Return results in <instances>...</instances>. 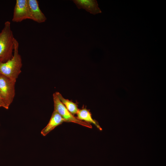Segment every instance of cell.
I'll use <instances>...</instances> for the list:
<instances>
[{"label": "cell", "mask_w": 166, "mask_h": 166, "mask_svg": "<svg viewBox=\"0 0 166 166\" xmlns=\"http://www.w3.org/2000/svg\"><path fill=\"white\" fill-rule=\"evenodd\" d=\"M0 107L6 109H9V107L3 99L2 98L0 93Z\"/></svg>", "instance_id": "8fae6325"}, {"label": "cell", "mask_w": 166, "mask_h": 166, "mask_svg": "<svg viewBox=\"0 0 166 166\" xmlns=\"http://www.w3.org/2000/svg\"><path fill=\"white\" fill-rule=\"evenodd\" d=\"M72 1L79 9H84L93 15L101 13L96 0H73Z\"/></svg>", "instance_id": "52a82bcc"}, {"label": "cell", "mask_w": 166, "mask_h": 166, "mask_svg": "<svg viewBox=\"0 0 166 166\" xmlns=\"http://www.w3.org/2000/svg\"><path fill=\"white\" fill-rule=\"evenodd\" d=\"M19 43L16 39L14 41V49L12 57L0 65V75L16 81L21 72L22 59L19 53Z\"/></svg>", "instance_id": "7a4b0ae2"}, {"label": "cell", "mask_w": 166, "mask_h": 166, "mask_svg": "<svg viewBox=\"0 0 166 166\" xmlns=\"http://www.w3.org/2000/svg\"><path fill=\"white\" fill-rule=\"evenodd\" d=\"M77 114V118L79 120L82 121H84L89 124H93L99 129L101 130L102 129L98 123L92 118L90 112L86 108L79 109Z\"/></svg>", "instance_id": "9c48e42d"}, {"label": "cell", "mask_w": 166, "mask_h": 166, "mask_svg": "<svg viewBox=\"0 0 166 166\" xmlns=\"http://www.w3.org/2000/svg\"><path fill=\"white\" fill-rule=\"evenodd\" d=\"M64 122V120L60 114L54 110L48 124L41 131V134L44 136H46L55 127Z\"/></svg>", "instance_id": "ba28073f"}, {"label": "cell", "mask_w": 166, "mask_h": 166, "mask_svg": "<svg viewBox=\"0 0 166 166\" xmlns=\"http://www.w3.org/2000/svg\"><path fill=\"white\" fill-rule=\"evenodd\" d=\"M16 81L0 75V93L6 105L9 107L15 95V84Z\"/></svg>", "instance_id": "277c9868"}, {"label": "cell", "mask_w": 166, "mask_h": 166, "mask_svg": "<svg viewBox=\"0 0 166 166\" xmlns=\"http://www.w3.org/2000/svg\"><path fill=\"white\" fill-rule=\"evenodd\" d=\"M15 39L10 22L7 21L0 32V65L6 62L13 57Z\"/></svg>", "instance_id": "6da1fadb"}, {"label": "cell", "mask_w": 166, "mask_h": 166, "mask_svg": "<svg viewBox=\"0 0 166 166\" xmlns=\"http://www.w3.org/2000/svg\"><path fill=\"white\" fill-rule=\"evenodd\" d=\"M53 99L54 110L60 114L64 120L65 122H73L88 128H92L90 124L79 120L71 114L62 103L55 93L53 94Z\"/></svg>", "instance_id": "3957f363"}, {"label": "cell", "mask_w": 166, "mask_h": 166, "mask_svg": "<svg viewBox=\"0 0 166 166\" xmlns=\"http://www.w3.org/2000/svg\"><path fill=\"white\" fill-rule=\"evenodd\" d=\"M55 93L62 103L71 114L73 115L75 114H77L79 109L76 103L68 99L65 98L58 92H56Z\"/></svg>", "instance_id": "30bf717a"}, {"label": "cell", "mask_w": 166, "mask_h": 166, "mask_svg": "<svg viewBox=\"0 0 166 166\" xmlns=\"http://www.w3.org/2000/svg\"><path fill=\"white\" fill-rule=\"evenodd\" d=\"M27 19H30L27 0H17L14 9L12 21L19 22Z\"/></svg>", "instance_id": "5b68a950"}, {"label": "cell", "mask_w": 166, "mask_h": 166, "mask_svg": "<svg viewBox=\"0 0 166 166\" xmlns=\"http://www.w3.org/2000/svg\"><path fill=\"white\" fill-rule=\"evenodd\" d=\"M29 12L30 19L37 23L45 22L46 18L39 8L37 0H27Z\"/></svg>", "instance_id": "8992f818"}, {"label": "cell", "mask_w": 166, "mask_h": 166, "mask_svg": "<svg viewBox=\"0 0 166 166\" xmlns=\"http://www.w3.org/2000/svg\"></svg>", "instance_id": "7c38bea8"}]
</instances>
